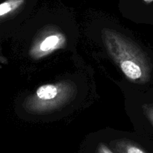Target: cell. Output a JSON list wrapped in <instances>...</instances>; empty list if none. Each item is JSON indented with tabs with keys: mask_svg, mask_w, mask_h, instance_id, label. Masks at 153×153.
Here are the masks:
<instances>
[{
	"mask_svg": "<svg viewBox=\"0 0 153 153\" xmlns=\"http://www.w3.org/2000/svg\"><path fill=\"white\" fill-rule=\"evenodd\" d=\"M104 38L106 47L118 63L123 74L134 82L143 78L144 64L136 49L114 31H107Z\"/></svg>",
	"mask_w": 153,
	"mask_h": 153,
	"instance_id": "obj_1",
	"label": "cell"
},
{
	"mask_svg": "<svg viewBox=\"0 0 153 153\" xmlns=\"http://www.w3.org/2000/svg\"><path fill=\"white\" fill-rule=\"evenodd\" d=\"M58 94V88L55 85H42L36 91V95L39 99L43 100H51L55 99Z\"/></svg>",
	"mask_w": 153,
	"mask_h": 153,
	"instance_id": "obj_2",
	"label": "cell"
},
{
	"mask_svg": "<svg viewBox=\"0 0 153 153\" xmlns=\"http://www.w3.org/2000/svg\"><path fill=\"white\" fill-rule=\"evenodd\" d=\"M61 37L58 34L49 35L43 40L40 44V50L42 52H49L59 47L61 43Z\"/></svg>",
	"mask_w": 153,
	"mask_h": 153,
	"instance_id": "obj_3",
	"label": "cell"
},
{
	"mask_svg": "<svg viewBox=\"0 0 153 153\" xmlns=\"http://www.w3.org/2000/svg\"><path fill=\"white\" fill-rule=\"evenodd\" d=\"M24 3L25 0H5L0 4V18L14 12Z\"/></svg>",
	"mask_w": 153,
	"mask_h": 153,
	"instance_id": "obj_4",
	"label": "cell"
},
{
	"mask_svg": "<svg viewBox=\"0 0 153 153\" xmlns=\"http://www.w3.org/2000/svg\"><path fill=\"white\" fill-rule=\"evenodd\" d=\"M126 153H146L139 147L135 146H128L126 149Z\"/></svg>",
	"mask_w": 153,
	"mask_h": 153,
	"instance_id": "obj_5",
	"label": "cell"
},
{
	"mask_svg": "<svg viewBox=\"0 0 153 153\" xmlns=\"http://www.w3.org/2000/svg\"><path fill=\"white\" fill-rule=\"evenodd\" d=\"M100 153H114V152H112L107 147V146L102 144L100 147Z\"/></svg>",
	"mask_w": 153,
	"mask_h": 153,
	"instance_id": "obj_6",
	"label": "cell"
},
{
	"mask_svg": "<svg viewBox=\"0 0 153 153\" xmlns=\"http://www.w3.org/2000/svg\"><path fill=\"white\" fill-rule=\"evenodd\" d=\"M145 1H146V2H151V1H152L153 0H144Z\"/></svg>",
	"mask_w": 153,
	"mask_h": 153,
	"instance_id": "obj_7",
	"label": "cell"
}]
</instances>
